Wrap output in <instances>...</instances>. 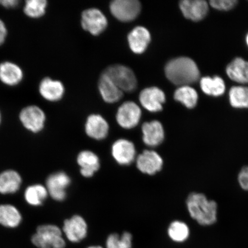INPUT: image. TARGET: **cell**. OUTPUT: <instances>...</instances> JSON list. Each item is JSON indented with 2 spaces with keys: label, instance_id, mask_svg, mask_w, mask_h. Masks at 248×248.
<instances>
[{
  "label": "cell",
  "instance_id": "cell-1",
  "mask_svg": "<svg viewBox=\"0 0 248 248\" xmlns=\"http://www.w3.org/2000/svg\"><path fill=\"white\" fill-rule=\"evenodd\" d=\"M166 75L176 85L188 86L200 78L199 69L193 60L180 57L170 61L165 67Z\"/></svg>",
  "mask_w": 248,
  "mask_h": 248
},
{
  "label": "cell",
  "instance_id": "cell-2",
  "mask_svg": "<svg viewBox=\"0 0 248 248\" xmlns=\"http://www.w3.org/2000/svg\"><path fill=\"white\" fill-rule=\"evenodd\" d=\"M189 213L201 225H211L217 221V204L202 194L192 193L187 200Z\"/></svg>",
  "mask_w": 248,
  "mask_h": 248
},
{
  "label": "cell",
  "instance_id": "cell-3",
  "mask_svg": "<svg viewBox=\"0 0 248 248\" xmlns=\"http://www.w3.org/2000/svg\"><path fill=\"white\" fill-rule=\"evenodd\" d=\"M31 241L34 246L38 248H64L66 247L62 231L54 225L38 226Z\"/></svg>",
  "mask_w": 248,
  "mask_h": 248
},
{
  "label": "cell",
  "instance_id": "cell-4",
  "mask_svg": "<svg viewBox=\"0 0 248 248\" xmlns=\"http://www.w3.org/2000/svg\"><path fill=\"white\" fill-rule=\"evenodd\" d=\"M110 78L121 91L132 92L137 88L138 82L134 73L129 68L120 64L108 67L104 72Z\"/></svg>",
  "mask_w": 248,
  "mask_h": 248
},
{
  "label": "cell",
  "instance_id": "cell-5",
  "mask_svg": "<svg viewBox=\"0 0 248 248\" xmlns=\"http://www.w3.org/2000/svg\"><path fill=\"white\" fill-rule=\"evenodd\" d=\"M141 4L137 0H115L110 5L111 14L122 21H131L138 16L141 11Z\"/></svg>",
  "mask_w": 248,
  "mask_h": 248
},
{
  "label": "cell",
  "instance_id": "cell-6",
  "mask_svg": "<svg viewBox=\"0 0 248 248\" xmlns=\"http://www.w3.org/2000/svg\"><path fill=\"white\" fill-rule=\"evenodd\" d=\"M46 188L52 199L63 201L67 196V188L71 184V179L64 172H57L49 175L46 179Z\"/></svg>",
  "mask_w": 248,
  "mask_h": 248
},
{
  "label": "cell",
  "instance_id": "cell-7",
  "mask_svg": "<svg viewBox=\"0 0 248 248\" xmlns=\"http://www.w3.org/2000/svg\"><path fill=\"white\" fill-rule=\"evenodd\" d=\"M20 120L29 131L38 133L44 128L46 115L44 111L37 106H29L23 108L20 113Z\"/></svg>",
  "mask_w": 248,
  "mask_h": 248
},
{
  "label": "cell",
  "instance_id": "cell-8",
  "mask_svg": "<svg viewBox=\"0 0 248 248\" xmlns=\"http://www.w3.org/2000/svg\"><path fill=\"white\" fill-rule=\"evenodd\" d=\"M141 110L135 102L128 101L121 106L117 111L116 120L119 125L124 129H132L139 123Z\"/></svg>",
  "mask_w": 248,
  "mask_h": 248
},
{
  "label": "cell",
  "instance_id": "cell-9",
  "mask_svg": "<svg viewBox=\"0 0 248 248\" xmlns=\"http://www.w3.org/2000/svg\"><path fill=\"white\" fill-rule=\"evenodd\" d=\"M81 24L83 29L93 35H98L106 29L108 21L99 9L92 8L83 12Z\"/></svg>",
  "mask_w": 248,
  "mask_h": 248
},
{
  "label": "cell",
  "instance_id": "cell-10",
  "mask_svg": "<svg viewBox=\"0 0 248 248\" xmlns=\"http://www.w3.org/2000/svg\"><path fill=\"white\" fill-rule=\"evenodd\" d=\"M63 232L68 240L77 243L85 239L88 234V225L84 218L80 216H74L65 220Z\"/></svg>",
  "mask_w": 248,
  "mask_h": 248
},
{
  "label": "cell",
  "instance_id": "cell-11",
  "mask_svg": "<svg viewBox=\"0 0 248 248\" xmlns=\"http://www.w3.org/2000/svg\"><path fill=\"white\" fill-rule=\"evenodd\" d=\"M163 164L162 157L153 150H145L136 159V166L140 171L150 175H155L160 171Z\"/></svg>",
  "mask_w": 248,
  "mask_h": 248
},
{
  "label": "cell",
  "instance_id": "cell-12",
  "mask_svg": "<svg viewBox=\"0 0 248 248\" xmlns=\"http://www.w3.org/2000/svg\"><path fill=\"white\" fill-rule=\"evenodd\" d=\"M139 100L145 109L151 112H157L162 110L166 95L162 90L157 87H152L141 92Z\"/></svg>",
  "mask_w": 248,
  "mask_h": 248
},
{
  "label": "cell",
  "instance_id": "cell-13",
  "mask_svg": "<svg viewBox=\"0 0 248 248\" xmlns=\"http://www.w3.org/2000/svg\"><path fill=\"white\" fill-rule=\"evenodd\" d=\"M111 154L116 162L123 166H128L135 160L136 148L133 142L126 139H119L111 147Z\"/></svg>",
  "mask_w": 248,
  "mask_h": 248
},
{
  "label": "cell",
  "instance_id": "cell-14",
  "mask_svg": "<svg viewBox=\"0 0 248 248\" xmlns=\"http://www.w3.org/2000/svg\"><path fill=\"white\" fill-rule=\"evenodd\" d=\"M180 8L186 18L195 21L202 20L209 10L208 4L203 0H184L180 2Z\"/></svg>",
  "mask_w": 248,
  "mask_h": 248
},
{
  "label": "cell",
  "instance_id": "cell-15",
  "mask_svg": "<svg viewBox=\"0 0 248 248\" xmlns=\"http://www.w3.org/2000/svg\"><path fill=\"white\" fill-rule=\"evenodd\" d=\"M142 140L148 147H157L164 140V128L162 124L158 121L145 123L142 126Z\"/></svg>",
  "mask_w": 248,
  "mask_h": 248
},
{
  "label": "cell",
  "instance_id": "cell-16",
  "mask_svg": "<svg viewBox=\"0 0 248 248\" xmlns=\"http://www.w3.org/2000/svg\"><path fill=\"white\" fill-rule=\"evenodd\" d=\"M108 124L103 117L98 114H92L87 119L85 131L87 135L93 139L101 140L108 135Z\"/></svg>",
  "mask_w": 248,
  "mask_h": 248
},
{
  "label": "cell",
  "instance_id": "cell-17",
  "mask_svg": "<svg viewBox=\"0 0 248 248\" xmlns=\"http://www.w3.org/2000/svg\"><path fill=\"white\" fill-rule=\"evenodd\" d=\"M77 163L80 167V173L85 178L92 177L100 167L97 155L91 151L80 152L78 155Z\"/></svg>",
  "mask_w": 248,
  "mask_h": 248
},
{
  "label": "cell",
  "instance_id": "cell-18",
  "mask_svg": "<svg viewBox=\"0 0 248 248\" xmlns=\"http://www.w3.org/2000/svg\"><path fill=\"white\" fill-rule=\"evenodd\" d=\"M128 39L131 50L136 54H142L151 42V35L145 28L137 27L129 33Z\"/></svg>",
  "mask_w": 248,
  "mask_h": 248
},
{
  "label": "cell",
  "instance_id": "cell-19",
  "mask_svg": "<svg viewBox=\"0 0 248 248\" xmlns=\"http://www.w3.org/2000/svg\"><path fill=\"white\" fill-rule=\"evenodd\" d=\"M98 88L104 100L108 103H114L123 97V92L104 73L99 79Z\"/></svg>",
  "mask_w": 248,
  "mask_h": 248
},
{
  "label": "cell",
  "instance_id": "cell-20",
  "mask_svg": "<svg viewBox=\"0 0 248 248\" xmlns=\"http://www.w3.org/2000/svg\"><path fill=\"white\" fill-rule=\"evenodd\" d=\"M39 92L46 100L57 101L63 97L64 88L62 83L59 80L46 78L40 83Z\"/></svg>",
  "mask_w": 248,
  "mask_h": 248
},
{
  "label": "cell",
  "instance_id": "cell-21",
  "mask_svg": "<svg viewBox=\"0 0 248 248\" xmlns=\"http://www.w3.org/2000/svg\"><path fill=\"white\" fill-rule=\"evenodd\" d=\"M22 184L20 175L15 170H8L0 173V193L11 194L16 193Z\"/></svg>",
  "mask_w": 248,
  "mask_h": 248
},
{
  "label": "cell",
  "instance_id": "cell-22",
  "mask_svg": "<svg viewBox=\"0 0 248 248\" xmlns=\"http://www.w3.org/2000/svg\"><path fill=\"white\" fill-rule=\"evenodd\" d=\"M23 71L17 64L9 62L0 64V80L5 85H17L23 79Z\"/></svg>",
  "mask_w": 248,
  "mask_h": 248
},
{
  "label": "cell",
  "instance_id": "cell-23",
  "mask_svg": "<svg viewBox=\"0 0 248 248\" xmlns=\"http://www.w3.org/2000/svg\"><path fill=\"white\" fill-rule=\"evenodd\" d=\"M22 221V216L16 207L9 204L0 205V225L8 228H15Z\"/></svg>",
  "mask_w": 248,
  "mask_h": 248
},
{
  "label": "cell",
  "instance_id": "cell-24",
  "mask_svg": "<svg viewBox=\"0 0 248 248\" xmlns=\"http://www.w3.org/2000/svg\"><path fill=\"white\" fill-rule=\"evenodd\" d=\"M226 73L230 78L240 83H248V62L237 58L226 68Z\"/></svg>",
  "mask_w": 248,
  "mask_h": 248
},
{
  "label": "cell",
  "instance_id": "cell-25",
  "mask_svg": "<svg viewBox=\"0 0 248 248\" xmlns=\"http://www.w3.org/2000/svg\"><path fill=\"white\" fill-rule=\"evenodd\" d=\"M48 191L46 187L40 184L31 185L24 192V198L31 206H39L47 198Z\"/></svg>",
  "mask_w": 248,
  "mask_h": 248
},
{
  "label": "cell",
  "instance_id": "cell-26",
  "mask_svg": "<svg viewBox=\"0 0 248 248\" xmlns=\"http://www.w3.org/2000/svg\"><path fill=\"white\" fill-rule=\"evenodd\" d=\"M200 85L201 89L205 94L215 97L222 95L225 91L224 80L217 76L202 78L201 80Z\"/></svg>",
  "mask_w": 248,
  "mask_h": 248
},
{
  "label": "cell",
  "instance_id": "cell-27",
  "mask_svg": "<svg viewBox=\"0 0 248 248\" xmlns=\"http://www.w3.org/2000/svg\"><path fill=\"white\" fill-rule=\"evenodd\" d=\"M174 98L187 108H192L196 106L198 97L195 90L190 86H184L176 90Z\"/></svg>",
  "mask_w": 248,
  "mask_h": 248
},
{
  "label": "cell",
  "instance_id": "cell-28",
  "mask_svg": "<svg viewBox=\"0 0 248 248\" xmlns=\"http://www.w3.org/2000/svg\"><path fill=\"white\" fill-rule=\"evenodd\" d=\"M232 106L236 108H248V88L234 86L229 92Z\"/></svg>",
  "mask_w": 248,
  "mask_h": 248
},
{
  "label": "cell",
  "instance_id": "cell-29",
  "mask_svg": "<svg viewBox=\"0 0 248 248\" xmlns=\"http://www.w3.org/2000/svg\"><path fill=\"white\" fill-rule=\"evenodd\" d=\"M168 234L173 241L181 243L187 240L190 231L185 223L176 221L172 222L169 226Z\"/></svg>",
  "mask_w": 248,
  "mask_h": 248
},
{
  "label": "cell",
  "instance_id": "cell-30",
  "mask_svg": "<svg viewBox=\"0 0 248 248\" xmlns=\"http://www.w3.org/2000/svg\"><path fill=\"white\" fill-rule=\"evenodd\" d=\"M132 235L129 232H123L122 236L116 233L108 235L106 248H132Z\"/></svg>",
  "mask_w": 248,
  "mask_h": 248
},
{
  "label": "cell",
  "instance_id": "cell-31",
  "mask_svg": "<svg viewBox=\"0 0 248 248\" xmlns=\"http://www.w3.org/2000/svg\"><path fill=\"white\" fill-rule=\"evenodd\" d=\"M47 2L46 0H27L24 8L25 14L31 18H39L45 15Z\"/></svg>",
  "mask_w": 248,
  "mask_h": 248
},
{
  "label": "cell",
  "instance_id": "cell-32",
  "mask_svg": "<svg viewBox=\"0 0 248 248\" xmlns=\"http://www.w3.org/2000/svg\"><path fill=\"white\" fill-rule=\"evenodd\" d=\"M237 2L235 0H213L210 1V4L218 10L228 11L234 8Z\"/></svg>",
  "mask_w": 248,
  "mask_h": 248
},
{
  "label": "cell",
  "instance_id": "cell-33",
  "mask_svg": "<svg viewBox=\"0 0 248 248\" xmlns=\"http://www.w3.org/2000/svg\"><path fill=\"white\" fill-rule=\"evenodd\" d=\"M238 181L242 188L244 190H248V167H244L241 170L238 176Z\"/></svg>",
  "mask_w": 248,
  "mask_h": 248
},
{
  "label": "cell",
  "instance_id": "cell-34",
  "mask_svg": "<svg viewBox=\"0 0 248 248\" xmlns=\"http://www.w3.org/2000/svg\"><path fill=\"white\" fill-rule=\"evenodd\" d=\"M7 34V28H6L4 23L0 19V45L4 42Z\"/></svg>",
  "mask_w": 248,
  "mask_h": 248
},
{
  "label": "cell",
  "instance_id": "cell-35",
  "mask_svg": "<svg viewBox=\"0 0 248 248\" xmlns=\"http://www.w3.org/2000/svg\"><path fill=\"white\" fill-rule=\"evenodd\" d=\"M19 1L17 0H0V5L7 8H12L16 7Z\"/></svg>",
  "mask_w": 248,
  "mask_h": 248
},
{
  "label": "cell",
  "instance_id": "cell-36",
  "mask_svg": "<svg viewBox=\"0 0 248 248\" xmlns=\"http://www.w3.org/2000/svg\"><path fill=\"white\" fill-rule=\"evenodd\" d=\"M102 248V247L101 246H91V247H89L88 248Z\"/></svg>",
  "mask_w": 248,
  "mask_h": 248
},
{
  "label": "cell",
  "instance_id": "cell-37",
  "mask_svg": "<svg viewBox=\"0 0 248 248\" xmlns=\"http://www.w3.org/2000/svg\"><path fill=\"white\" fill-rule=\"evenodd\" d=\"M247 45L248 46V35L247 36Z\"/></svg>",
  "mask_w": 248,
  "mask_h": 248
},
{
  "label": "cell",
  "instance_id": "cell-38",
  "mask_svg": "<svg viewBox=\"0 0 248 248\" xmlns=\"http://www.w3.org/2000/svg\"><path fill=\"white\" fill-rule=\"evenodd\" d=\"M1 113H0V123H1Z\"/></svg>",
  "mask_w": 248,
  "mask_h": 248
}]
</instances>
